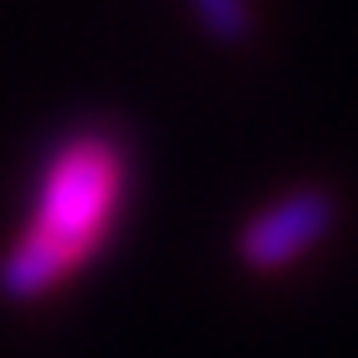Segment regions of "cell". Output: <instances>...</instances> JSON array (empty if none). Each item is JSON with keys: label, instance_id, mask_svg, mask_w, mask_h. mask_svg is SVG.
Wrapping results in <instances>:
<instances>
[{"label": "cell", "instance_id": "1", "mask_svg": "<svg viewBox=\"0 0 358 358\" xmlns=\"http://www.w3.org/2000/svg\"><path fill=\"white\" fill-rule=\"evenodd\" d=\"M129 155L110 124L70 129L35 174L30 219L0 254V299L35 303L95 259L120 229Z\"/></svg>", "mask_w": 358, "mask_h": 358}, {"label": "cell", "instance_id": "2", "mask_svg": "<svg viewBox=\"0 0 358 358\" xmlns=\"http://www.w3.org/2000/svg\"><path fill=\"white\" fill-rule=\"evenodd\" d=\"M338 224V194L329 185L284 189L274 204H264L234 239V259L249 274H279L299 264L308 249H319Z\"/></svg>", "mask_w": 358, "mask_h": 358}, {"label": "cell", "instance_id": "3", "mask_svg": "<svg viewBox=\"0 0 358 358\" xmlns=\"http://www.w3.org/2000/svg\"><path fill=\"white\" fill-rule=\"evenodd\" d=\"M194 20L204 25V35L214 45H224V50H239V45L254 40L259 30V10L254 0H189Z\"/></svg>", "mask_w": 358, "mask_h": 358}]
</instances>
